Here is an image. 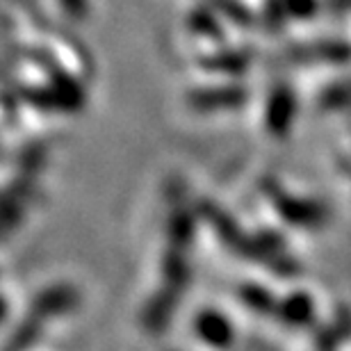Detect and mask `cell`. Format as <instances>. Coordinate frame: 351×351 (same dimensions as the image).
<instances>
[]
</instances>
